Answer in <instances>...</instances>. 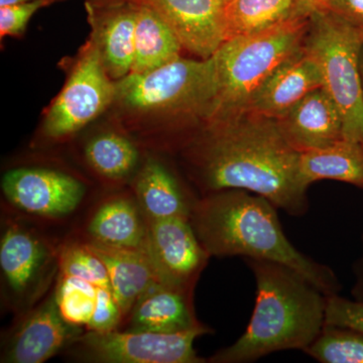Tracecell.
Here are the masks:
<instances>
[{
	"instance_id": "cell-1",
	"label": "cell",
	"mask_w": 363,
	"mask_h": 363,
	"mask_svg": "<svg viewBox=\"0 0 363 363\" xmlns=\"http://www.w3.org/2000/svg\"><path fill=\"white\" fill-rule=\"evenodd\" d=\"M205 195L238 189L266 197L293 216L309 209L298 174L300 152L286 140L277 119L241 111L210 121L190 147Z\"/></svg>"
},
{
	"instance_id": "cell-2",
	"label": "cell",
	"mask_w": 363,
	"mask_h": 363,
	"mask_svg": "<svg viewBox=\"0 0 363 363\" xmlns=\"http://www.w3.org/2000/svg\"><path fill=\"white\" fill-rule=\"evenodd\" d=\"M190 222L210 257H243L279 262L295 269L325 295L339 294L331 267L298 252L286 238L277 207L262 196L229 189L196 200Z\"/></svg>"
},
{
	"instance_id": "cell-3",
	"label": "cell",
	"mask_w": 363,
	"mask_h": 363,
	"mask_svg": "<svg viewBox=\"0 0 363 363\" xmlns=\"http://www.w3.org/2000/svg\"><path fill=\"white\" fill-rule=\"evenodd\" d=\"M245 260L257 285L252 316L245 333L207 362L248 363L279 351L306 352L323 329L327 295L285 264Z\"/></svg>"
},
{
	"instance_id": "cell-4",
	"label": "cell",
	"mask_w": 363,
	"mask_h": 363,
	"mask_svg": "<svg viewBox=\"0 0 363 363\" xmlns=\"http://www.w3.org/2000/svg\"><path fill=\"white\" fill-rule=\"evenodd\" d=\"M310 14L262 32L227 40L219 48L213 56L217 94L208 123L245 111L272 73L302 49Z\"/></svg>"
},
{
	"instance_id": "cell-5",
	"label": "cell",
	"mask_w": 363,
	"mask_h": 363,
	"mask_svg": "<svg viewBox=\"0 0 363 363\" xmlns=\"http://www.w3.org/2000/svg\"><path fill=\"white\" fill-rule=\"evenodd\" d=\"M304 48L319 67L322 87L340 111L343 138L363 145V30L316 6L309 16Z\"/></svg>"
},
{
	"instance_id": "cell-6",
	"label": "cell",
	"mask_w": 363,
	"mask_h": 363,
	"mask_svg": "<svg viewBox=\"0 0 363 363\" xmlns=\"http://www.w3.org/2000/svg\"><path fill=\"white\" fill-rule=\"evenodd\" d=\"M216 94L214 57H180L152 71L130 73L116 83V99L138 111L187 112L208 119Z\"/></svg>"
},
{
	"instance_id": "cell-7",
	"label": "cell",
	"mask_w": 363,
	"mask_h": 363,
	"mask_svg": "<svg viewBox=\"0 0 363 363\" xmlns=\"http://www.w3.org/2000/svg\"><path fill=\"white\" fill-rule=\"evenodd\" d=\"M210 332L204 325L177 333L89 330L69 346L79 359L87 362L201 363L207 360L198 357L194 342Z\"/></svg>"
},
{
	"instance_id": "cell-8",
	"label": "cell",
	"mask_w": 363,
	"mask_h": 363,
	"mask_svg": "<svg viewBox=\"0 0 363 363\" xmlns=\"http://www.w3.org/2000/svg\"><path fill=\"white\" fill-rule=\"evenodd\" d=\"M111 80L92 38L48 112L45 135L51 138H64L94 121L116 99V84Z\"/></svg>"
},
{
	"instance_id": "cell-9",
	"label": "cell",
	"mask_w": 363,
	"mask_h": 363,
	"mask_svg": "<svg viewBox=\"0 0 363 363\" xmlns=\"http://www.w3.org/2000/svg\"><path fill=\"white\" fill-rule=\"evenodd\" d=\"M1 188L14 206L43 217L72 213L85 193L83 184L74 177L43 168L11 169L2 178Z\"/></svg>"
},
{
	"instance_id": "cell-10",
	"label": "cell",
	"mask_w": 363,
	"mask_h": 363,
	"mask_svg": "<svg viewBox=\"0 0 363 363\" xmlns=\"http://www.w3.org/2000/svg\"><path fill=\"white\" fill-rule=\"evenodd\" d=\"M145 219L152 255L167 284L193 290L210 255L198 240L190 219Z\"/></svg>"
},
{
	"instance_id": "cell-11",
	"label": "cell",
	"mask_w": 363,
	"mask_h": 363,
	"mask_svg": "<svg viewBox=\"0 0 363 363\" xmlns=\"http://www.w3.org/2000/svg\"><path fill=\"white\" fill-rule=\"evenodd\" d=\"M138 1L154 7L171 26L182 48L198 58H211L226 42V0Z\"/></svg>"
},
{
	"instance_id": "cell-12",
	"label": "cell",
	"mask_w": 363,
	"mask_h": 363,
	"mask_svg": "<svg viewBox=\"0 0 363 363\" xmlns=\"http://www.w3.org/2000/svg\"><path fill=\"white\" fill-rule=\"evenodd\" d=\"M51 248L33 233L13 225L0 241V267L9 292L21 304L38 297L54 272Z\"/></svg>"
},
{
	"instance_id": "cell-13",
	"label": "cell",
	"mask_w": 363,
	"mask_h": 363,
	"mask_svg": "<svg viewBox=\"0 0 363 363\" xmlns=\"http://www.w3.org/2000/svg\"><path fill=\"white\" fill-rule=\"evenodd\" d=\"M82 334L69 323L52 294L18 327L2 351V363H42L70 345Z\"/></svg>"
},
{
	"instance_id": "cell-14",
	"label": "cell",
	"mask_w": 363,
	"mask_h": 363,
	"mask_svg": "<svg viewBox=\"0 0 363 363\" xmlns=\"http://www.w3.org/2000/svg\"><path fill=\"white\" fill-rule=\"evenodd\" d=\"M88 13L105 70L121 80L131 72L135 60L136 21L140 2L116 0L105 4L87 2Z\"/></svg>"
},
{
	"instance_id": "cell-15",
	"label": "cell",
	"mask_w": 363,
	"mask_h": 363,
	"mask_svg": "<svg viewBox=\"0 0 363 363\" xmlns=\"http://www.w3.org/2000/svg\"><path fill=\"white\" fill-rule=\"evenodd\" d=\"M84 245L106 267L111 292L123 318L130 315L136 302L150 289L161 284L168 286L156 260L149 252L111 247L94 240Z\"/></svg>"
},
{
	"instance_id": "cell-16",
	"label": "cell",
	"mask_w": 363,
	"mask_h": 363,
	"mask_svg": "<svg viewBox=\"0 0 363 363\" xmlns=\"http://www.w3.org/2000/svg\"><path fill=\"white\" fill-rule=\"evenodd\" d=\"M277 121L300 154L324 149L343 138L340 111L323 87L312 91Z\"/></svg>"
},
{
	"instance_id": "cell-17",
	"label": "cell",
	"mask_w": 363,
	"mask_h": 363,
	"mask_svg": "<svg viewBox=\"0 0 363 363\" xmlns=\"http://www.w3.org/2000/svg\"><path fill=\"white\" fill-rule=\"evenodd\" d=\"M322 86L323 80L319 67L303 45L300 51L272 73L243 111L279 119Z\"/></svg>"
},
{
	"instance_id": "cell-18",
	"label": "cell",
	"mask_w": 363,
	"mask_h": 363,
	"mask_svg": "<svg viewBox=\"0 0 363 363\" xmlns=\"http://www.w3.org/2000/svg\"><path fill=\"white\" fill-rule=\"evenodd\" d=\"M192 291L157 285L136 302L126 331L177 333L202 325L193 310Z\"/></svg>"
},
{
	"instance_id": "cell-19",
	"label": "cell",
	"mask_w": 363,
	"mask_h": 363,
	"mask_svg": "<svg viewBox=\"0 0 363 363\" xmlns=\"http://www.w3.org/2000/svg\"><path fill=\"white\" fill-rule=\"evenodd\" d=\"M135 191L145 218L190 219L196 200L190 199L175 177L156 160L145 162L136 177Z\"/></svg>"
},
{
	"instance_id": "cell-20",
	"label": "cell",
	"mask_w": 363,
	"mask_h": 363,
	"mask_svg": "<svg viewBox=\"0 0 363 363\" xmlns=\"http://www.w3.org/2000/svg\"><path fill=\"white\" fill-rule=\"evenodd\" d=\"M315 6L305 0H226V39L252 35L309 16Z\"/></svg>"
},
{
	"instance_id": "cell-21",
	"label": "cell",
	"mask_w": 363,
	"mask_h": 363,
	"mask_svg": "<svg viewBox=\"0 0 363 363\" xmlns=\"http://www.w3.org/2000/svg\"><path fill=\"white\" fill-rule=\"evenodd\" d=\"M91 240L111 247L152 253L147 220L130 200L116 198L98 208L90 220Z\"/></svg>"
},
{
	"instance_id": "cell-22",
	"label": "cell",
	"mask_w": 363,
	"mask_h": 363,
	"mask_svg": "<svg viewBox=\"0 0 363 363\" xmlns=\"http://www.w3.org/2000/svg\"><path fill=\"white\" fill-rule=\"evenodd\" d=\"M298 174L306 187L320 180L350 184L363 190V145L342 140L300 154Z\"/></svg>"
},
{
	"instance_id": "cell-23",
	"label": "cell",
	"mask_w": 363,
	"mask_h": 363,
	"mask_svg": "<svg viewBox=\"0 0 363 363\" xmlns=\"http://www.w3.org/2000/svg\"><path fill=\"white\" fill-rule=\"evenodd\" d=\"M182 49L175 33L161 14L154 7L140 2L130 73H145L166 65L180 58Z\"/></svg>"
},
{
	"instance_id": "cell-24",
	"label": "cell",
	"mask_w": 363,
	"mask_h": 363,
	"mask_svg": "<svg viewBox=\"0 0 363 363\" xmlns=\"http://www.w3.org/2000/svg\"><path fill=\"white\" fill-rule=\"evenodd\" d=\"M88 164L99 175L108 179H121L135 168L138 150L128 138L107 133L92 138L86 145Z\"/></svg>"
},
{
	"instance_id": "cell-25",
	"label": "cell",
	"mask_w": 363,
	"mask_h": 363,
	"mask_svg": "<svg viewBox=\"0 0 363 363\" xmlns=\"http://www.w3.org/2000/svg\"><path fill=\"white\" fill-rule=\"evenodd\" d=\"M305 353L321 363H363V334L347 327L325 324Z\"/></svg>"
},
{
	"instance_id": "cell-26",
	"label": "cell",
	"mask_w": 363,
	"mask_h": 363,
	"mask_svg": "<svg viewBox=\"0 0 363 363\" xmlns=\"http://www.w3.org/2000/svg\"><path fill=\"white\" fill-rule=\"evenodd\" d=\"M98 286L75 277H60L56 294L60 311L69 323L88 326L97 302Z\"/></svg>"
},
{
	"instance_id": "cell-27",
	"label": "cell",
	"mask_w": 363,
	"mask_h": 363,
	"mask_svg": "<svg viewBox=\"0 0 363 363\" xmlns=\"http://www.w3.org/2000/svg\"><path fill=\"white\" fill-rule=\"evenodd\" d=\"M59 267L62 274L84 279L98 288L111 291L106 267L84 243H69L62 248Z\"/></svg>"
},
{
	"instance_id": "cell-28",
	"label": "cell",
	"mask_w": 363,
	"mask_h": 363,
	"mask_svg": "<svg viewBox=\"0 0 363 363\" xmlns=\"http://www.w3.org/2000/svg\"><path fill=\"white\" fill-rule=\"evenodd\" d=\"M325 324L347 327L363 334V302L341 297L339 294L327 296Z\"/></svg>"
},
{
	"instance_id": "cell-29",
	"label": "cell",
	"mask_w": 363,
	"mask_h": 363,
	"mask_svg": "<svg viewBox=\"0 0 363 363\" xmlns=\"http://www.w3.org/2000/svg\"><path fill=\"white\" fill-rule=\"evenodd\" d=\"M55 0H35L23 4L0 6V37L18 35L25 32L33 14Z\"/></svg>"
},
{
	"instance_id": "cell-30",
	"label": "cell",
	"mask_w": 363,
	"mask_h": 363,
	"mask_svg": "<svg viewBox=\"0 0 363 363\" xmlns=\"http://www.w3.org/2000/svg\"><path fill=\"white\" fill-rule=\"evenodd\" d=\"M123 318V313L111 291L98 288L96 306L88 329L100 332L116 330Z\"/></svg>"
},
{
	"instance_id": "cell-31",
	"label": "cell",
	"mask_w": 363,
	"mask_h": 363,
	"mask_svg": "<svg viewBox=\"0 0 363 363\" xmlns=\"http://www.w3.org/2000/svg\"><path fill=\"white\" fill-rule=\"evenodd\" d=\"M318 6L363 30V0H323Z\"/></svg>"
},
{
	"instance_id": "cell-32",
	"label": "cell",
	"mask_w": 363,
	"mask_h": 363,
	"mask_svg": "<svg viewBox=\"0 0 363 363\" xmlns=\"http://www.w3.org/2000/svg\"><path fill=\"white\" fill-rule=\"evenodd\" d=\"M352 272L354 283L351 288V296H352L353 300L363 302V234L362 236V252L353 264Z\"/></svg>"
},
{
	"instance_id": "cell-33",
	"label": "cell",
	"mask_w": 363,
	"mask_h": 363,
	"mask_svg": "<svg viewBox=\"0 0 363 363\" xmlns=\"http://www.w3.org/2000/svg\"><path fill=\"white\" fill-rule=\"evenodd\" d=\"M35 1V0H0V6H11V4H23V2Z\"/></svg>"
},
{
	"instance_id": "cell-34",
	"label": "cell",
	"mask_w": 363,
	"mask_h": 363,
	"mask_svg": "<svg viewBox=\"0 0 363 363\" xmlns=\"http://www.w3.org/2000/svg\"><path fill=\"white\" fill-rule=\"evenodd\" d=\"M116 1V0H90L91 4H105V2ZM138 1V0H136Z\"/></svg>"
},
{
	"instance_id": "cell-35",
	"label": "cell",
	"mask_w": 363,
	"mask_h": 363,
	"mask_svg": "<svg viewBox=\"0 0 363 363\" xmlns=\"http://www.w3.org/2000/svg\"><path fill=\"white\" fill-rule=\"evenodd\" d=\"M305 1L310 2V4H315V6H318V4H321L323 0H305Z\"/></svg>"
},
{
	"instance_id": "cell-36",
	"label": "cell",
	"mask_w": 363,
	"mask_h": 363,
	"mask_svg": "<svg viewBox=\"0 0 363 363\" xmlns=\"http://www.w3.org/2000/svg\"><path fill=\"white\" fill-rule=\"evenodd\" d=\"M360 69H362V77L363 83V49L362 52V57H360Z\"/></svg>"
}]
</instances>
